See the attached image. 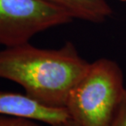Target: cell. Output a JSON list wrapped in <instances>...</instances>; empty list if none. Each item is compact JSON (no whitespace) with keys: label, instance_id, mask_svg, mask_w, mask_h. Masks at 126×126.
<instances>
[{"label":"cell","instance_id":"ba28073f","mask_svg":"<svg viewBox=\"0 0 126 126\" xmlns=\"http://www.w3.org/2000/svg\"><path fill=\"white\" fill-rule=\"evenodd\" d=\"M50 126H80V125L78 124H77L75 121H73L72 119H69L64 122L58 123V124L54 125H50Z\"/></svg>","mask_w":126,"mask_h":126},{"label":"cell","instance_id":"52a82bcc","mask_svg":"<svg viewBox=\"0 0 126 126\" xmlns=\"http://www.w3.org/2000/svg\"><path fill=\"white\" fill-rule=\"evenodd\" d=\"M111 126H126V94L121 106Z\"/></svg>","mask_w":126,"mask_h":126},{"label":"cell","instance_id":"7a4b0ae2","mask_svg":"<svg viewBox=\"0 0 126 126\" xmlns=\"http://www.w3.org/2000/svg\"><path fill=\"white\" fill-rule=\"evenodd\" d=\"M125 94L121 68L101 58L90 63L69 93L65 108L80 126H111Z\"/></svg>","mask_w":126,"mask_h":126},{"label":"cell","instance_id":"6da1fadb","mask_svg":"<svg viewBox=\"0 0 126 126\" xmlns=\"http://www.w3.org/2000/svg\"><path fill=\"white\" fill-rule=\"evenodd\" d=\"M89 64L69 42L55 50L27 42L0 51V78L17 83L28 97L46 107L65 108L69 93Z\"/></svg>","mask_w":126,"mask_h":126},{"label":"cell","instance_id":"3957f363","mask_svg":"<svg viewBox=\"0 0 126 126\" xmlns=\"http://www.w3.org/2000/svg\"><path fill=\"white\" fill-rule=\"evenodd\" d=\"M73 20L47 0H0V44L27 43L37 33Z\"/></svg>","mask_w":126,"mask_h":126},{"label":"cell","instance_id":"5b68a950","mask_svg":"<svg viewBox=\"0 0 126 126\" xmlns=\"http://www.w3.org/2000/svg\"><path fill=\"white\" fill-rule=\"evenodd\" d=\"M65 11L72 17L92 23L105 21L112 14L106 0H47Z\"/></svg>","mask_w":126,"mask_h":126},{"label":"cell","instance_id":"277c9868","mask_svg":"<svg viewBox=\"0 0 126 126\" xmlns=\"http://www.w3.org/2000/svg\"><path fill=\"white\" fill-rule=\"evenodd\" d=\"M0 114L26 117L54 125L71 119L66 108L46 107L26 94L0 91Z\"/></svg>","mask_w":126,"mask_h":126},{"label":"cell","instance_id":"9c48e42d","mask_svg":"<svg viewBox=\"0 0 126 126\" xmlns=\"http://www.w3.org/2000/svg\"><path fill=\"white\" fill-rule=\"evenodd\" d=\"M120 1H122V2H126V0H120Z\"/></svg>","mask_w":126,"mask_h":126},{"label":"cell","instance_id":"8992f818","mask_svg":"<svg viewBox=\"0 0 126 126\" xmlns=\"http://www.w3.org/2000/svg\"><path fill=\"white\" fill-rule=\"evenodd\" d=\"M36 121L26 117L0 114V126H40Z\"/></svg>","mask_w":126,"mask_h":126}]
</instances>
